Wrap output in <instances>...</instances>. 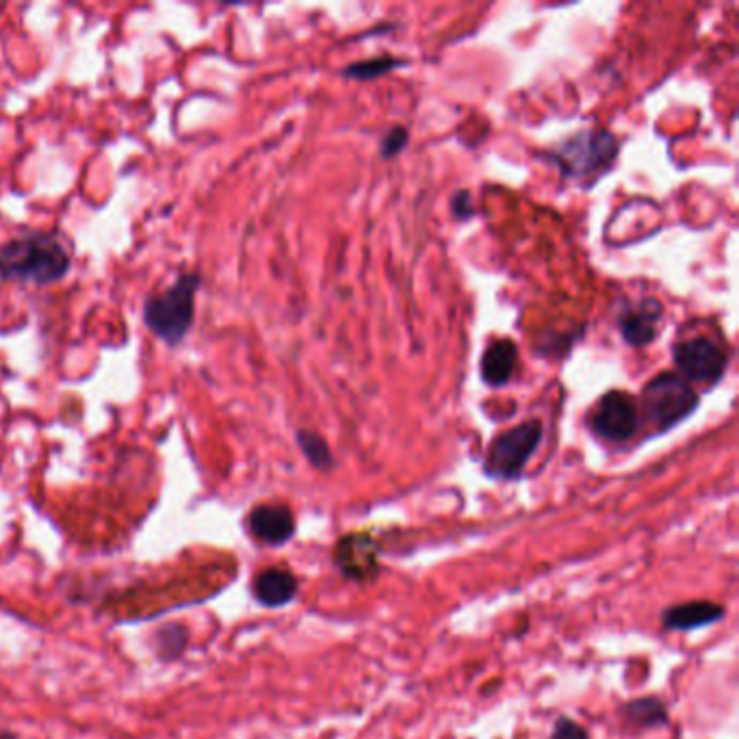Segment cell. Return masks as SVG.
<instances>
[{"label":"cell","mask_w":739,"mask_h":739,"mask_svg":"<svg viewBox=\"0 0 739 739\" xmlns=\"http://www.w3.org/2000/svg\"><path fill=\"white\" fill-rule=\"evenodd\" d=\"M70 265V252L52 233H27L0 247V278L9 283L52 285Z\"/></svg>","instance_id":"cell-1"},{"label":"cell","mask_w":739,"mask_h":739,"mask_svg":"<svg viewBox=\"0 0 739 739\" xmlns=\"http://www.w3.org/2000/svg\"><path fill=\"white\" fill-rule=\"evenodd\" d=\"M202 278L196 271L183 274L165 291L144 301V324L150 332L167 346H178L194 326L196 294Z\"/></svg>","instance_id":"cell-2"},{"label":"cell","mask_w":739,"mask_h":739,"mask_svg":"<svg viewBox=\"0 0 739 739\" xmlns=\"http://www.w3.org/2000/svg\"><path fill=\"white\" fill-rule=\"evenodd\" d=\"M642 406L648 423L657 432H666L686 421L698 408V394L686 378L668 371L646 384Z\"/></svg>","instance_id":"cell-3"},{"label":"cell","mask_w":739,"mask_h":739,"mask_svg":"<svg viewBox=\"0 0 739 739\" xmlns=\"http://www.w3.org/2000/svg\"><path fill=\"white\" fill-rule=\"evenodd\" d=\"M543 423L538 419L525 421L499 434L491 444L486 462H484L486 475L493 480H503V482L519 480L530 458L534 455L538 444L543 443Z\"/></svg>","instance_id":"cell-4"},{"label":"cell","mask_w":739,"mask_h":739,"mask_svg":"<svg viewBox=\"0 0 739 739\" xmlns=\"http://www.w3.org/2000/svg\"><path fill=\"white\" fill-rule=\"evenodd\" d=\"M618 156V142L612 133L594 129L566 140L551 154V161L560 165L568 178H586L607 170Z\"/></svg>","instance_id":"cell-5"},{"label":"cell","mask_w":739,"mask_h":739,"mask_svg":"<svg viewBox=\"0 0 739 739\" xmlns=\"http://www.w3.org/2000/svg\"><path fill=\"white\" fill-rule=\"evenodd\" d=\"M382 546L369 532H351L339 538L332 551L337 571L356 584H373L380 577Z\"/></svg>","instance_id":"cell-6"},{"label":"cell","mask_w":739,"mask_h":739,"mask_svg":"<svg viewBox=\"0 0 739 739\" xmlns=\"http://www.w3.org/2000/svg\"><path fill=\"white\" fill-rule=\"evenodd\" d=\"M638 410L636 401L627 393H607L592 417V430L612 443H625L638 432Z\"/></svg>","instance_id":"cell-7"},{"label":"cell","mask_w":739,"mask_h":739,"mask_svg":"<svg viewBox=\"0 0 739 739\" xmlns=\"http://www.w3.org/2000/svg\"><path fill=\"white\" fill-rule=\"evenodd\" d=\"M675 362L688 382L716 384L725 373V353L714 341L696 337L675 347Z\"/></svg>","instance_id":"cell-8"},{"label":"cell","mask_w":739,"mask_h":739,"mask_svg":"<svg viewBox=\"0 0 739 739\" xmlns=\"http://www.w3.org/2000/svg\"><path fill=\"white\" fill-rule=\"evenodd\" d=\"M247 527L258 543L280 546L296 536V516L283 503H263L249 512Z\"/></svg>","instance_id":"cell-9"},{"label":"cell","mask_w":739,"mask_h":739,"mask_svg":"<svg viewBox=\"0 0 739 739\" xmlns=\"http://www.w3.org/2000/svg\"><path fill=\"white\" fill-rule=\"evenodd\" d=\"M727 609L714 601H688L661 612V625L668 632H696L725 618Z\"/></svg>","instance_id":"cell-10"},{"label":"cell","mask_w":739,"mask_h":739,"mask_svg":"<svg viewBox=\"0 0 739 739\" xmlns=\"http://www.w3.org/2000/svg\"><path fill=\"white\" fill-rule=\"evenodd\" d=\"M254 596L265 607H283L289 605L299 592V582L289 568L271 566L256 575L254 579Z\"/></svg>","instance_id":"cell-11"},{"label":"cell","mask_w":739,"mask_h":739,"mask_svg":"<svg viewBox=\"0 0 739 739\" xmlns=\"http://www.w3.org/2000/svg\"><path fill=\"white\" fill-rule=\"evenodd\" d=\"M659 319H661V304L657 299H644L640 306L618 317V328L629 346L642 347L655 339Z\"/></svg>","instance_id":"cell-12"},{"label":"cell","mask_w":739,"mask_h":739,"mask_svg":"<svg viewBox=\"0 0 739 739\" xmlns=\"http://www.w3.org/2000/svg\"><path fill=\"white\" fill-rule=\"evenodd\" d=\"M519 358V347L507 339H499L489 346L482 358V378L489 387H503L510 382Z\"/></svg>","instance_id":"cell-13"},{"label":"cell","mask_w":739,"mask_h":739,"mask_svg":"<svg viewBox=\"0 0 739 739\" xmlns=\"http://www.w3.org/2000/svg\"><path fill=\"white\" fill-rule=\"evenodd\" d=\"M623 716H625L627 722H632L640 729H659V727H666L670 722L666 705L655 696H644V698L629 700L623 707Z\"/></svg>","instance_id":"cell-14"},{"label":"cell","mask_w":739,"mask_h":739,"mask_svg":"<svg viewBox=\"0 0 739 739\" xmlns=\"http://www.w3.org/2000/svg\"><path fill=\"white\" fill-rule=\"evenodd\" d=\"M154 640H156V655L161 659L170 661V659H176L185 650V646L189 644V634L183 625L167 623V625L158 627Z\"/></svg>","instance_id":"cell-15"},{"label":"cell","mask_w":739,"mask_h":739,"mask_svg":"<svg viewBox=\"0 0 739 739\" xmlns=\"http://www.w3.org/2000/svg\"><path fill=\"white\" fill-rule=\"evenodd\" d=\"M297 444L301 449V453L308 458V462L319 469V471H330L335 466V458H332V451L328 443L315 434V432H297Z\"/></svg>","instance_id":"cell-16"},{"label":"cell","mask_w":739,"mask_h":739,"mask_svg":"<svg viewBox=\"0 0 739 739\" xmlns=\"http://www.w3.org/2000/svg\"><path fill=\"white\" fill-rule=\"evenodd\" d=\"M397 65H403V61L393 59V57H378V59H367L360 63H351L343 70V76L347 79H358V81H371L378 76L389 74Z\"/></svg>","instance_id":"cell-17"},{"label":"cell","mask_w":739,"mask_h":739,"mask_svg":"<svg viewBox=\"0 0 739 739\" xmlns=\"http://www.w3.org/2000/svg\"><path fill=\"white\" fill-rule=\"evenodd\" d=\"M551 739H591V736L579 722H575L573 718L562 716V718L555 720Z\"/></svg>","instance_id":"cell-18"},{"label":"cell","mask_w":739,"mask_h":739,"mask_svg":"<svg viewBox=\"0 0 739 739\" xmlns=\"http://www.w3.org/2000/svg\"><path fill=\"white\" fill-rule=\"evenodd\" d=\"M406 146H408V131L401 129V126H394L382 140V154H384V158H391Z\"/></svg>","instance_id":"cell-19"},{"label":"cell","mask_w":739,"mask_h":739,"mask_svg":"<svg viewBox=\"0 0 739 739\" xmlns=\"http://www.w3.org/2000/svg\"><path fill=\"white\" fill-rule=\"evenodd\" d=\"M0 739H16V736H13V733H4V731H0Z\"/></svg>","instance_id":"cell-20"}]
</instances>
